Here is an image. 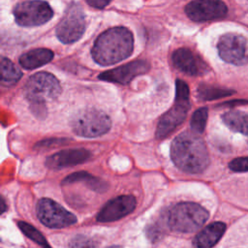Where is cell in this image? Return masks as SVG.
<instances>
[{
  "label": "cell",
  "mask_w": 248,
  "mask_h": 248,
  "mask_svg": "<svg viewBox=\"0 0 248 248\" xmlns=\"http://www.w3.org/2000/svg\"><path fill=\"white\" fill-rule=\"evenodd\" d=\"M170 158L179 170L188 173H200L209 164L206 145L195 132H184L174 138Z\"/></svg>",
  "instance_id": "obj_1"
},
{
  "label": "cell",
  "mask_w": 248,
  "mask_h": 248,
  "mask_svg": "<svg viewBox=\"0 0 248 248\" xmlns=\"http://www.w3.org/2000/svg\"><path fill=\"white\" fill-rule=\"evenodd\" d=\"M133 49L132 32L126 27L118 26L106 30L96 39L91 54L99 65L109 66L129 57Z\"/></svg>",
  "instance_id": "obj_2"
},
{
  "label": "cell",
  "mask_w": 248,
  "mask_h": 248,
  "mask_svg": "<svg viewBox=\"0 0 248 248\" xmlns=\"http://www.w3.org/2000/svg\"><path fill=\"white\" fill-rule=\"evenodd\" d=\"M208 216V211L199 203L183 202L170 209L167 224L173 232L190 233L198 231L207 221Z\"/></svg>",
  "instance_id": "obj_3"
},
{
  "label": "cell",
  "mask_w": 248,
  "mask_h": 248,
  "mask_svg": "<svg viewBox=\"0 0 248 248\" xmlns=\"http://www.w3.org/2000/svg\"><path fill=\"white\" fill-rule=\"evenodd\" d=\"M189 93L187 83L181 79H176L175 101L171 108L164 113L158 122L156 129L157 139H164L168 137L185 120L190 108Z\"/></svg>",
  "instance_id": "obj_4"
},
{
  "label": "cell",
  "mask_w": 248,
  "mask_h": 248,
  "mask_svg": "<svg viewBox=\"0 0 248 248\" xmlns=\"http://www.w3.org/2000/svg\"><path fill=\"white\" fill-rule=\"evenodd\" d=\"M61 92L58 79L50 73L39 72L32 75L24 85L26 99L31 106H45L55 100Z\"/></svg>",
  "instance_id": "obj_5"
},
{
  "label": "cell",
  "mask_w": 248,
  "mask_h": 248,
  "mask_svg": "<svg viewBox=\"0 0 248 248\" xmlns=\"http://www.w3.org/2000/svg\"><path fill=\"white\" fill-rule=\"evenodd\" d=\"M74 133L83 138L100 137L109 131L111 120L104 111L97 108H82L71 119Z\"/></svg>",
  "instance_id": "obj_6"
},
{
  "label": "cell",
  "mask_w": 248,
  "mask_h": 248,
  "mask_svg": "<svg viewBox=\"0 0 248 248\" xmlns=\"http://www.w3.org/2000/svg\"><path fill=\"white\" fill-rule=\"evenodd\" d=\"M16 22L24 27L42 25L53 16L49 4L42 0H27L18 3L14 9Z\"/></svg>",
  "instance_id": "obj_7"
},
{
  "label": "cell",
  "mask_w": 248,
  "mask_h": 248,
  "mask_svg": "<svg viewBox=\"0 0 248 248\" xmlns=\"http://www.w3.org/2000/svg\"><path fill=\"white\" fill-rule=\"evenodd\" d=\"M85 15L78 4H72L56 27V36L63 44H73L85 31Z\"/></svg>",
  "instance_id": "obj_8"
},
{
  "label": "cell",
  "mask_w": 248,
  "mask_h": 248,
  "mask_svg": "<svg viewBox=\"0 0 248 248\" xmlns=\"http://www.w3.org/2000/svg\"><path fill=\"white\" fill-rule=\"evenodd\" d=\"M36 212L40 222L51 229L69 227L77 222V217L58 202L50 199H41L37 202Z\"/></svg>",
  "instance_id": "obj_9"
},
{
  "label": "cell",
  "mask_w": 248,
  "mask_h": 248,
  "mask_svg": "<svg viewBox=\"0 0 248 248\" xmlns=\"http://www.w3.org/2000/svg\"><path fill=\"white\" fill-rule=\"evenodd\" d=\"M219 56L227 63L241 66L248 63V40L234 33L220 37L217 43Z\"/></svg>",
  "instance_id": "obj_10"
},
{
  "label": "cell",
  "mask_w": 248,
  "mask_h": 248,
  "mask_svg": "<svg viewBox=\"0 0 248 248\" xmlns=\"http://www.w3.org/2000/svg\"><path fill=\"white\" fill-rule=\"evenodd\" d=\"M187 16L198 22L224 17L228 8L222 0H194L185 7Z\"/></svg>",
  "instance_id": "obj_11"
},
{
  "label": "cell",
  "mask_w": 248,
  "mask_h": 248,
  "mask_svg": "<svg viewBox=\"0 0 248 248\" xmlns=\"http://www.w3.org/2000/svg\"><path fill=\"white\" fill-rule=\"evenodd\" d=\"M150 69V64L146 60H135L125 65L119 66L109 71H106L99 75V79L116 82L119 84H127L136 77L147 73Z\"/></svg>",
  "instance_id": "obj_12"
},
{
  "label": "cell",
  "mask_w": 248,
  "mask_h": 248,
  "mask_svg": "<svg viewBox=\"0 0 248 248\" xmlns=\"http://www.w3.org/2000/svg\"><path fill=\"white\" fill-rule=\"evenodd\" d=\"M137 205L136 198L132 195H123L108 202L97 215V221L102 223L113 222L125 217L134 211Z\"/></svg>",
  "instance_id": "obj_13"
},
{
  "label": "cell",
  "mask_w": 248,
  "mask_h": 248,
  "mask_svg": "<svg viewBox=\"0 0 248 248\" xmlns=\"http://www.w3.org/2000/svg\"><path fill=\"white\" fill-rule=\"evenodd\" d=\"M171 60L173 65L180 72L188 76H202L209 70L206 63L198 54L187 47L176 49L171 55Z\"/></svg>",
  "instance_id": "obj_14"
},
{
  "label": "cell",
  "mask_w": 248,
  "mask_h": 248,
  "mask_svg": "<svg viewBox=\"0 0 248 248\" xmlns=\"http://www.w3.org/2000/svg\"><path fill=\"white\" fill-rule=\"evenodd\" d=\"M90 152L85 148L65 149L56 152L46 159V167L52 170H60L82 164L90 157Z\"/></svg>",
  "instance_id": "obj_15"
},
{
  "label": "cell",
  "mask_w": 248,
  "mask_h": 248,
  "mask_svg": "<svg viewBox=\"0 0 248 248\" xmlns=\"http://www.w3.org/2000/svg\"><path fill=\"white\" fill-rule=\"evenodd\" d=\"M226 225L222 222H214L202 230L193 239V245L199 248H210L223 236Z\"/></svg>",
  "instance_id": "obj_16"
},
{
  "label": "cell",
  "mask_w": 248,
  "mask_h": 248,
  "mask_svg": "<svg viewBox=\"0 0 248 248\" xmlns=\"http://www.w3.org/2000/svg\"><path fill=\"white\" fill-rule=\"evenodd\" d=\"M53 56V52L48 48H35L23 53L18 62L23 69L33 70L47 64L52 60Z\"/></svg>",
  "instance_id": "obj_17"
},
{
  "label": "cell",
  "mask_w": 248,
  "mask_h": 248,
  "mask_svg": "<svg viewBox=\"0 0 248 248\" xmlns=\"http://www.w3.org/2000/svg\"><path fill=\"white\" fill-rule=\"evenodd\" d=\"M75 182H83L86 184L88 188L98 193L106 192L108 188V185L104 180L98 177H95L86 171H78L66 176L62 181V184L65 185V184H71Z\"/></svg>",
  "instance_id": "obj_18"
},
{
  "label": "cell",
  "mask_w": 248,
  "mask_h": 248,
  "mask_svg": "<svg viewBox=\"0 0 248 248\" xmlns=\"http://www.w3.org/2000/svg\"><path fill=\"white\" fill-rule=\"evenodd\" d=\"M224 124L233 132L248 137V114L241 111H227L221 116Z\"/></svg>",
  "instance_id": "obj_19"
},
{
  "label": "cell",
  "mask_w": 248,
  "mask_h": 248,
  "mask_svg": "<svg viewBox=\"0 0 248 248\" xmlns=\"http://www.w3.org/2000/svg\"><path fill=\"white\" fill-rule=\"evenodd\" d=\"M22 77L21 71L8 58H1V84L9 87L16 84Z\"/></svg>",
  "instance_id": "obj_20"
},
{
  "label": "cell",
  "mask_w": 248,
  "mask_h": 248,
  "mask_svg": "<svg viewBox=\"0 0 248 248\" xmlns=\"http://www.w3.org/2000/svg\"><path fill=\"white\" fill-rule=\"evenodd\" d=\"M197 93H198L199 99L202 101H211V100L221 99V98L232 95L234 91L227 88L209 85V84H200V86L198 87Z\"/></svg>",
  "instance_id": "obj_21"
},
{
  "label": "cell",
  "mask_w": 248,
  "mask_h": 248,
  "mask_svg": "<svg viewBox=\"0 0 248 248\" xmlns=\"http://www.w3.org/2000/svg\"><path fill=\"white\" fill-rule=\"evenodd\" d=\"M17 226L19 228V230L31 240H33L34 242H36L37 244L43 246V247H48L49 244L46 241V239L45 238V236L32 225L23 222V221H18L17 222Z\"/></svg>",
  "instance_id": "obj_22"
},
{
  "label": "cell",
  "mask_w": 248,
  "mask_h": 248,
  "mask_svg": "<svg viewBox=\"0 0 248 248\" xmlns=\"http://www.w3.org/2000/svg\"><path fill=\"white\" fill-rule=\"evenodd\" d=\"M208 116V109L207 108H198L192 115L190 126L193 132L197 134H202L206 126Z\"/></svg>",
  "instance_id": "obj_23"
},
{
  "label": "cell",
  "mask_w": 248,
  "mask_h": 248,
  "mask_svg": "<svg viewBox=\"0 0 248 248\" xmlns=\"http://www.w3.org/2000/svg\"><path fill=\"white\" fill-rule=\"evenodd\" d=\"M69 141V139H47L44 140L40 142H38L35 145V148L37 149H46V148H52L58 145L66 144Z\"/></svg>",
  "instance_id": "obj_24"
},
{
  "label": "cell",
  "mask_w": 248,
  "mask_h": 248,
  "mask_svg": "<svg viewBox=\"0 0 248 248\" xmlns=\"http://www.w3.org/2000/svg\"><path fill=\"white\" fill-rule=\"evenodd\" d=\"M229 168L232 171L243 172L248 171V157H240L232 160L229 163Z\"/></svg>",
  "instance_id": "obj_25"
},
{
  "label": "cell",
  "mask_w": 248,
  "mask_h": 248,
  "mask_svg": "<svg viewBox=\"0 0 248 248\" xmlns=\"http://www.w3.org/2000/svg\"><path fill=\"white\" fill-rule=\"evenodd\" d=\"M69 245L71 247H92L95 246V243L84 235H77L71 240Z\"/></svg>",
  "instance_id": "obj_26"
},
{
  "label": "cell",
  "mask_w": 248,
  "mask_h": 248,
  "mask_svg": "<svg viewBox=\"0 0 248 248\" xmlns=\"http://www.w3.org/2000/svg\"><path fill=\"white\" fill-rule=\"evenodd\" d=\"M112 0H85V2L93 8L96 9H104L108 6Z\"/></svg>",
  "instance_id": "obj_27"
},
{
  "label": "cell",
  "mask_w": 248,
  "mask_h": 248,
  "mask_svg": "<svg viewBox=\"0 0 248 248\" xmlns=\"http://www.w3.org/2000/svg\"><path fill=\"white\" fill-rule=\"evenodd\" d=\"M245 104H248V101L246 100H234L233 102H227V103H224L223 106H238V105H245Z\"/></svg>",
  "instance_id": "obj_28"
},
{
  "label": "cell",
  "mask_w": 248,
  "mask_h": 248,
  "mask_svg": "<svg viewBox=\"0 0 248 248\" xmlns=\"http://www.w3.org/2000/svg\"><path fill=\"white\" fill-rule=\"evenodd\" d=\"M1 203H2V213L6 210V205H5V200L2 198V202H1Z\"/></svg>",
  "instance_id": "obj_29"
}]
</instances>
